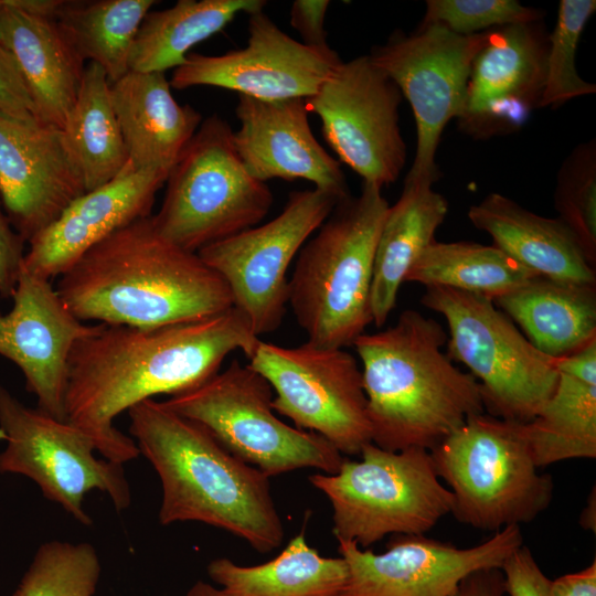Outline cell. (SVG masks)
<instances>
[{"label": "cell", "instance_id": "obj_1", "mask_svg": "<svg viewBox=\"0 0 596 596\" xmlns=\"http://www.w3.org/2000/svg\"><path fill=\"white\" fill-rule=\"evenodd\" d=\"M234 306L221 313L156 328L99 323L68 361L65 421L87 434L104 458L125 464L140 454L114 425L132 406L188 391L216 374L225 358H249L259 342Z\"/></svg>", "mask_w": 596, "mask_h": 596}, {"label": "cell", "instance_id": "obj_2", "mask_svg": "<svg viewBox=\"0 0 596 596\" xmlns=\"http://www.w3.org/2000/svg\"><path fill=\"white\" fill-rule=\"evenodd\" d=\"M60 277L57 294L84 322L156 328L233 307L220 274L162 236L151 215L95 244Z\"/></svg>", "mask_w": 596, "mask_h": 596}, {"label": "cell", "instance_id": "obj_3", "mask_svg": "<svg viewBox=\"0 0 596 596\" xmlns=\"http://www.w3.org/2000/svg\"><path fill=\"white\" fill-rule=\"evenodd\" d=\"M139 454L161 482L159 522L225 530L260 553L278 547L284 525L269 478L225 449L200 423L153 398L128 411Z\"/></svg>", "mask_w": 596, "mask_h": 596}, {"label": "cell", "instance_id": "obj_4", "mask_svg": "<svg viewBox=\"0 0 596 596\" xmlns=\"http://www.w3.org/2000/svg\"><path fill=\"white\" fill-rule=\"evenodd\" d=\"M440 323L413 309L353 347L361 361L372 443L398 451L432 450L475 414L486 412L478 381L441 348Z\"/></svg>", "mask_w": 596, "mask_h": 596}, {"label": "cell", "instance_id": "obj_5", "mask_svg": "<svg viewBox=\"0 0 596 596\" xmlns=\"http://www.w3.org/2000/svg\"><path fill=\"white\" fill-rule=\"evenodd\" d=\"M382 189L362 184L338 202L299 251L288 283V305L315 344L345 348L372 323L375 249L389 210Z\"/></svg>", "mask_w": 596, "mask_h": 596}, {"label": "cell", "instance_id": "obj_6", "mask_svg": "<svg viewBox=\"0 0 596 596\" xmlns=\"http://www.w3.org/2000/svg\"><path fill=\"white\" fill-rule=\"evenodd\" d=\"M429 451L464 524L498 532L532 522L551 504L553 480L539 473L522 423L475 414Z\"/></svg>", "mask_w": 596, "mask_h": 596}, {"label": "cell", "instance_id": "obj_7", "mask_svg": "<svg viewBox=\"0 0 596 596\" xmlns=\"http://www.w3.org/2000/svg\"><path fill=\"white\" fill-rule=\"evenodd\" d=\"M360 460L344 458L338 472L309 482L332 507L334 536L366 549L386 535L425 534L451 513L454 497L439 479L430 451H398L366 444Z\"/></svg>", "mask_w": 596, "mask_h": 596}, {"label": "cell", "instance_id": "obj_8", "mask_svg": "<svg viewBox=\"0 0 596 596\" xmlns=\"http://www.w3.org/2000/svg\"><path fill=\"white\" fill-rule=\"evenodd\" d=\"M233 129L213 114L180 155L155 215L157 231L180 247H203L258 225L274 202L269 187L252 177L234 147Z\"/></svg>", "mask_w": 596, "mask_h": 596}, {"label": "cell", "instance_id": "obj_9", "mask_svg": "<svg viewBox=\"0 0 596 596\" xmlns=\"http://www.w3.org/2000/svg\"><path fill=\"white\" fill-rule=\"evenodd\" d=\"M422 304L445 318L446 354L478 381L485 411L517 423L532 421L556 386V359L539 351L488 297L430 286Z\"/></svg>", "mask_w": 596, "mask_h": 596}, {"label": "cell", "instance_id": "obj_10", "mask_svg": "<svg viewBox=\"0 0 596 596\" xmlns=\"http://www.w3.org/2000/svg\"><path fill=\"white\" fill-rule=\"evenodd\" d=\"M273 397L263 375L233 360L225 370L162 403L203 425L232 455L268 478L302 468L338 472L342 454L322 436L277 417Z\"/></svg>", "mask_w": 596, "mask_h": 596}, {"label": "cell", "instance_id": "obj_11", "mask_svg": "<svg viewBox=\"0 0 596 596\" xmlns=\"http://www.w3.org/2000/svg\"><path fill=\"white\" fill-rule=\"evenodd\" d=\"M248 360L272 386L274 411L295 427L322 436L342 455H360L372 443L362 371L344 348L259 340Z\"/></svg>", "mask_w": 596, "mask_h": 596}, {"label": "cell", "instance_id": "obj_12", "mask_svg": "<svg viewBox=\"0 0 596 596\" xmlns=\"http://www.w3.org/2000/svg\"><path fill=\"white\" fill-rule=\"evenodd\" d=\"M0 473L21 475L43 496L76 521L91 525L84 509L88 492L106 493L118 512L131 503V490L123 465L97 458L92 438L41 409L25 406L0 385Z\"/></svg>", "mask_w": 596, "mask_h": 596}, {"label": "cell", "instance_id": "obj_13", "mask_svg": "<svg viewBox=\"0 0 596 596\" xmlns=\"http://www.w3.org/2000/svg\"><path fill=\"white\" fill-rule=\"evenodd\" d=\"M338 202L316 188L294 191L270 221L198 252L224 279L233 306L246 316L257 337L281 326L288 306L289 266Z\"/></svg>", "mask_w": 596, "mask_h": 596}, {"label": "cell", "instance_id": "obj_14", "mask_svg": "<svg viewBox=\"0 0 596 596\" xmlns=\"http://www.w3.org/2000/svg\"><path fill=\"white\" fill-rule=\"evenodd\" d=\"M487 33L464 36L438 24H421L411 34L394 32L369 54L412 107L416 150L406 177L439 178V140L448 121L464 110L471 63Z\"/></svg>", "mask_w": 596, "mask_h": 596}, {"label": "cell", "instance_id": "obj_15", "mask_svg": "<svg viewBox=\"0 0 596 596\" xmlns=\"http://www.w3.org/2000/svg\"><path fill=\"white\" fill-rule=\"evenodd\" d=\"M402 94L369 55L341 63L306 99L321 120L323 137L339 160L364 183H394L406 161L400 127Z\"/></svg>", "mask_w": 596, "mask_h": 596}, {"label": "cell", "instance_id": "obj_16", "mask_svg": "<svg viewBox=\"0 0 596 596\" xmlns=\"http://www.w3.org/2000/svg\"><path fill=\"white\" fill-rule=\"evenodd\" d=\"M521 545L519 525L465 549L425 534H395L385 552L374 553L354 541L338 539L349 573L339 596H453L465 577L480 570H501Z\"/></svg>", "mask_w": 596, "mask_h": 596}, {"label": "cell", "instance_id": "obj_17", "mask_svg": "<svg viewBox=\"0 0 596 596\" xmlns=\"http://www.w3.org/2000/svg\"><path fill=\"white\" fill-rule=\"evenodd\" d=\"M341 61L330 46L312 49L289 36L262 10L248 18L244 47L220 55L189 53L169 82L174 89L214 86L264 100L307 99Z\"/></svg>", "mask_w": 596, "mask_h": 596}, {"label": "cell", "instance_id": "obj_18", "mask_svg": "<svg viewBox=\"0 0 596 596\" xmlns=\"http://www.w3.org/2000/svg\"><path fill=\"white\" fill-rule=\"evenodd\" d=\"M13 306L0 312V355L23 373L38 408L65 421L68 361L75 344L99 323L77 319L51 281L22 269Z\"/></svg>", "mask_w": 596, "mask_h": 596}, {"label": "cell", "instance_id": "obj_19", "mask_svg": "<svg viewBox=\"0 0 596 596\" xmlns=\"http://www.w3.org/2000/svg\"><path fill=\"white\" fill-rule=\"evenodd\" d=\"M547 46L539 22L489 30L471 63L459 128L475 138L519 129L540 108Z\"/></svg>", "mask_w": 596, "mask_h": 596}, {"label": "cell", "instance_id": "obj_20", "mask_svg": "<svg viewBox=\"0 0 596 596\" xmlns=\"http://www.w3.org/2000/svg\"><path fill=\"white\" fill-rule=\"evenodd\" d=\"M85 192L61 129L0 110V199L24 242Z\"/></svg>", "mask_w": 596, "mask_h": 596}, {"label": "cell", "instance_id": "obj_21", "mask_svg": "<svg viewBox=\"0 0 596 596\" xmlns=\"http://www.w3.org/2000/svg\"><path fill=\"white\" fill-rule=\"evenodd\" d=\"M234 147L247 172L262 182L302 179L340 201L350 195L340 161L311 131L305 98L264 100L237 95Z\"/></svg>", "mask_w": 596, "mask_h": 596}, {"label": "cell", "instance_id": "obj_22", "mask_svg": "<svg viewBox=\"0 0 596 596\" xmlns=\"http://www.w3.org/2000/svg\"><path fill=\"white\" fill-rule=\"evenodd\" d=\"M168 173L138 170L130 161L110 182L83 193L30 242L22 269L51 280L115 231L152 215Z\"/></svg>", "mask_w": 596, "mask_h": 596}, {"label": "cell", "instance_id": "obj_23", "mask_svg": "<svg viewBox=\"0 0 596 596\" xmlns=\"http://www.w3.org/2000/svg\"><path fill=\"white\" fill-rule=\"evenodd\" d=\"M61 1L9 0L2 29L4 46L15 58L36 120L62 130L86 66L53 19Z\"/></svg>", "mask_w": 596, "mask_h": 596}, {"label": "cell", "instance_id": "obj_24", "mask_svg": "<svg viewBox=\"0 0 596 596\" xmlns=\"http://www.w3.org/2000/svg\"><path fill=\"white\" fill-rule=\"evenodd\" d=\"M110 99L130 163L169 174L199 129L201 113L180 105L158 72L129 71L110 84Z\"/></svg>", "mask_w": 596, "mask_h": 596}, {"label": "cell", "instance_id": "obj_25", "mask_svg": "<svg viewBox=\"0 0 596 596\" xmlns=\"http://www.w3.org/2000/svg\"><path fill=\"white\" fill-rule=\"evenodd\" d=\"M472 225L496 247L535 274L556 280L596 284V268L558 217H545L493 192L468 210Z\"/></svg>", "mask_w": 596, "mask_h": 596}, {"label": "cell", "instance_id": "obj_26", "mask_svg": "<svg viewBox=\"0 0 596 596\" xmlns=\"http://www.w3.org/2000/svg\"><path fill=\"white\" fill-rule=\"evenodd\" d=\"M554 392L524 424L534 464L543 468L568 459L596 458V339L556 359Z\"/></svg>", "mask_w": 596, "mask_h": 596}, {"label": "cell", "instance_id": "obj_27", "mask_svg": "<svg viewBox=\"0 0 596 596\" xmlns=\"http://www.w3.org/2000/svg\"><path fill=\"white\" fill-rule=\"evenodd\" d=\"M435 181L405 177L398 200L389 206L377 238L371 286L372 323L382 327L395 308L400 288L421 253L435 241L448 203Z\"/></svg>", "mask_w": 596, "mask_h": 596}, {"label": "cell", "instance_id": "obj_28", "mask_svg": "<svg viewBox=\"0 0 596 596\" xmlns=\"http://www.w3.org/2000/svg\"><path fill=\"white\" fill-rule=\"evenodd\" d=\"M493 302L552 359L568 356L596 339V284L536 276Z\"/></svg>", "mask_w": 596, "mask_h": 596}, {"label": "cell", "instance_id": "obj_29", "mask_svg": "<svg viewBox=\"0 0 596 596\" xmlns=\"http://www.w3.org/2000/svg\"><path fill=\"white\" fill-rule=\"evenodd\" d=\"M348 574L341 556L320 555L304 532L266 563L242 566L219 557L207 565L209 577L225 596H339Z\"/></svg>", "mask_w": 596, "mask_h": 596}, {"label": "cell", "instance_id": "obj_30", "mask_svg": "<svg viewBox=\"0 0 596 596\" xmlns=\"http://www.w3.org/2000/svg\"><path fill=\"white\" fill-rule=\"evenodd\" d=\"M264 0H179L143 18L130 53L129 68L158 72L181 66L189 51L221 32L240 13L264 10Z\"/></svg>", "mask_w": 596, "mask_h": 596}, {"label": "cell", "instance_id": "obj_31", "mask_svg": "<svg viewBox=\"0 0 596 596\" xmlns=\"http://www.w3.org/2000/svg\"><path fill=\"white\" fill-rule=\"evenodd\" d=\"M62 131L86 192L114 180L129 162L110 99V83L99 65H86Z\"/></svg>", "mask_w": 596, "mask_h": 596}, {"label": "cell", "instance_id": "obj_32", "mask_svg": "<svg viewBox=\"0 0 596 596\" xmlns=\"http://www.w3.org/2000/svg\"><path fill=\"white\" fill-rule=\"evenodd\" d=\"M156 3L153 0H62L53 19L78 55L99 65L111 84L130 71L137 32Z\"/></svg>", "mask_w": 596, "mask_h": 596}, {"label": "cell", "instance_id": "obj_33", "mask_svg": "<svg viewBox=\"0 0 596 596\" xmlns=\"http://www.w3.org/2000/svg\"><path fill=\"white\" fill-rule=\"evenodd\" d=\"M534 277L494 245L435 240L416 258L405 281L448 287L494 300Z\"/></svg>", "mask_w": 596, "mask_h": 596}, {"label": "cell", "instance_id": "obj_34", "mask_svg": "<svg viewBox=\"0 0 596 596\" xmlns=\"http://www.w3.org/2000/svg\"><path fill=\"white\" fill-rule=\"evenodd\" d=\"M100 573L92 544L52 540L38 547L12 596H94Z\"/></svg>", "mask_w": 596, "mask_h": 596}, {"label": "cell", "instance_id": "obj_35", "mask_svg": "<svg viewBox=\"0 0 596 596\" xmlns=\"http://www.w3.org/2000/svg\"><path fill=\"white\" fill-rule=\"evenodd\" d=\"M595 11V0L560 2L555 25L549 35L540 108H555L573 98L596 93V85L583 79L575 64L579 39Z\"/></svg>", "mask_w": 596, "mask_h": 596}, {"label": "cell", "instance_id": "obj_36", "mask_svg": "<svg viewBox=\"0 0 596 596\" xmlns=\"http://www.w3.org/2000/svg\"><path fill=\"white\" fill-rule=\"evenodd\" d=\"M558 219L578 242L589 264L596 267V143H579L562 163L554 190Z\"/></svg>", "mask_w": 596, "mask_h": 596}, {"label": "cell", "instance_id": "obj_37", "mask_svg": "<svg viewBox=\"0 0 596 596\" xmlns=\"http://www.w3.org/2000/svg\"><path fill=\"white\" fill-rule=\"evenodd\" d=\"M422 24L469 36L492 29L540 22L543 11L515 0H427Z\"/></svg>", "mask_w": 596, "mask_h": 596}, {"label": "cell", "instance_id": "obj_38", "mask_svg": "<svg viewBox=\"0 0 596 596\" xmlns=\"http://www.w3.org/2000/svg\"><path fill=\"white\" fill-rule=\"evenodd\" d=\"M508 596H550V582L525 545L518 547L501 567Z\"/></svg>", "mask_w": 596, "mask_h": 596}, {"label": "cell", "instance_id": "obj_39", "mask_svg": "<svg viewBox=\"0 0 596 596\" xmlns=\"http://www.w3.org/2000/svg\"><path fill=\"white\" fill-rule=\"evenodd\" d=\"M0 110L28 121H38L30 93L12 53L0 45Z\"/></svg>", "mask_w": 596, "mask_h": 596}, {"label": "cell", "instance_id": "obj_40", "mask_svg": "<svg viewBox=\"0 0 596 596\" xmlns=\"http://www.w3.org/2000/svg\"><path fill=\"white\" fill-rule=\"evenodd\" d=\"M24 241L12 227L0 199V297L12 298L22 272Z\"/></svg>", "mask_w": 596, "mask_h": 596}, {"label": "cell", "instance_id": "obj_41", "mask_svg": "<svg viewBox=\"0 0 596 596\" xmlns=\"http://www.w3.org/2000/svg\"><path fill=\"white\" fill-rule=\"evenodd\" d=\"M328 0H295L290 8V25L299 33L301 43L312 49H327L326 15Z\"/></svg>", "mask_w": 596, "mask_h": 596}, {"label": "cell", "instance_id": "obj_42", "mask_svg": "<svg viewBox=\"0 0 596 596\" xmlns=\"http://www.w3.org/2000/svg\"><path fill=\"white\" fill-rule=\"evenodd\" d=\"M504 578L500 568L480 570L465 577L453 596H504Z\"/></svg>", "mask_w": 596, "mask_h": 596}, {"label": "cell", "instance_id": "obj_43", "mask_svg": "<svg viewBox=\"0 0 596 596\" xmlns=\"http://www.w3.org/2000/svg\"><path fill=\"white\" fill-rule=\"evenodd\" d=\"M550 596H596V561L579 572L551 581Z\"/></svg>", "mask_w": 596, "mask_h": 596}, {"label": "cell", "instance_id": "obj_44", "mask_svg": "<svg viewBox=\"0 0 596 596\" xmlns=\"http://www.w3.org/2000/svg\"><path fill=\"white\" fill-rule=\"evenodd\" d=\"M595 491L593 490V493L589 494L588 501L586 507L583 509L581 517H579V523L582 528L585 530H590L595 532L596 529V509H595Z\"/></svg>", "mask_w": 596, "mask_h": 596}, {"label": "cell", "instance_id": "obj_45", "mask_svg": "<svg viewBox=\"0 0 596 596\" xmlns=\"http://www.w3.org/2000/svg\"><path fill=\"white\" fill-rule=\"evenodd\" d=\"M187 596H225L223 592L213 585L199 581L192 585Z\"/></svg>", "mask_w": 596, "mask_h": 596}, {"label": "cell", "instance_id": "obj_46", "mask_svg": "<svg viewBox=\"0 0 596 596\" xmlns=\"http://www.w3.org/2000/svg\"><path fill=\"white\" fill-rule=\"evenodd\" d=\"M9 0H0V45L4 46L3 29H2V18L4 9ZM6 47V46H4Z\"/></svg>", "mask_w": 596, "mask_h": 596}]
</instances>
